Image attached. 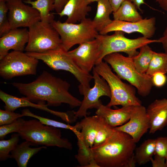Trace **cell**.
Wrapping results in <instances>:
<instances>
[{"mask_svg": "<svg viewBox=\"0 0 167 167\" xmlns=\"http://www.w3.org/2000/svg\"><path fill=\"white\" fill-rule=\"evenodd\" d=\"M17 133L23 139L29 141L37 146H57L71 150L72 145L66 138L62 137L58 128L43 124L36 119L25 120Z\"/></svg>", "mask_w": 167, "mask_h": 167, "instance_id": "obj_4", "label": "cell"}, {"mask_svg": "<svg viewBox=\"0 0 167 167\" xmlns=\"http://www.w3.org/2000/svg\"><path fill=\"white\" fill-rule=\"evenodd\" d=\"M11 84L26 98L33 102L45 103L46 101V105L49 106H58L65 103L72 108L79 107L82 103L69 92V83L46 71L30 83Z\"/></svg>", "mask_w": 167, "mask_h": 167, "instance_id": "obj_1", "label": "cell"}, {"mask_svg": "<svg viewBox=\"0 0 167 167\" xmlns=\"http://www.w3.org/2000/svg\"><path fill=\"white\" fill-rule=\"evenodd\" d=\"M99 116L97 131L92 147H96L104 142L115 131L114 127L109 126L102 118Z\"/></svg>", "mask_w": 167, "mask_h": 167, "instance_id": "obj_31", "label": "cell"}, {"mask_svg": "<svg viewBox=\"0 0 167 167\" xmlns=\"http://www.w3.org/2000/svg\"><path fill=\"white\" fill-rule=\"evenodd\" d=\"M150 127V120L146 109L141 105L134 106L128 121L122 125L114 127L131 136L134 141H139Z\"/></svg>", "mask_w": 167, "mask_h": 167, "instance_id": "obj_13", "label": "cell"}, {"mask_svg": "<svg viewBox=\"0 0 167 167\" xmlns=\"http://www.w3.org/2000/svg\"><path fill=\"white\" fill-rule=\"evenodd\" d=\"M50 23L58 33L62 48L66 52L76 45L96 38L99 34L93 20L90 18H86L78 24L62 23L54 19Z\"/></svg>", "mask_w": 167, "mask_h": 167, "instance_id": "obj_8", "label": "cell"}, {"mask_svg": "<svg viewBox=\"0 0 167 167\" xmlns=\"http://www.w3.org/2000/svg\"><path fill=\"white\" fill-rule=\"evenodd\" d=\"M19 134H12L8 140H0V161H5L9 158V153L18 144L19 140Z\"/></svg>", "mask_w": 167, "mask_h": 167, "instance_id": "obj_32", "label": "cell"}, {"mask_svg": "<svg viewBox=\"0 0 167 167\" xmlns=\"http://www.w3.org/2000/svg\"><path fill=\"white\" fill-rule=\"evenodd\" d=\"M87 0H69L62 11L58 14L60 17L66 16L65 22L76 23L86 18L91 8Z\"/></svg>", "mask_w": 167, "mask_h": 167, "instance_id": "obj_20", "label": "cell"}, {"mask_svg": "<svg viewBox=\"0 0 167 167\" xmlns=\"http://www.w3.org/2000/svg\"><path fill=\"white\" fill-rule=\"evenodd\" d=\"M150 120L149 133L154 134L167 125V99H156L146 109Z\"/></svg>", "mask_w": 167, "mask_h": 167, "instance_id": "obj_18", "label": "cell"}, {"mask_svg": "<svg viewBox=\"0 0 167 167\" xmlns=\"http://www.w3.org/2000/svg\"><path fill=\"white\" fill-rule=\"evenodd\" d=\"M98 0H87V1L89 4L93 2H97Z\"/></svg>", "mask_w": 167, "mask_h": 167, "instance_id": "obj_44", "label": "cell"}, {"mask_svg": "<svg viewBox=\"0 0 167 167\" xmlns=\"http://www.w3.org/2000/svg\"><path fill=\"white\" fill-rule=\"evenodd\" d=\"M99 116L96 115L84 117L77 125L80 135L86 144L92 147L98 127Z\"/></svg>", "mask_w": 167, "mask_h": 167, "instance_id": "obj_23", "label": "cell"}, {"mask_svg": "<svg viewBox=\"0 0 167 167\" xmlns=\"http://www.w3.org/2000/svg\"><path fill=\"white\" fill-rule=\"evenodd\" d=\"M24 116L30 117L37 119L43 124L54 126L58 128L68 129L74 133L78 130V126L76 124L72 126L69 124H66L58 121L42 117L32 113L28 109H23L21 113ZM79 131V130H78Z\"/></svg>", "mask_w": 167, "mask_h": 167, "instance_id": "obj_30", "label": "cell"}, {"mask_svg": "<svg viewBox=\"0 0 167 167\" xmlns=\"http://www.w3.org/2000/svg\"><path fill=\"white\" fill-rule=\"evenodd\" d=\"M36 146L27 140L18 144L10 154L9 158L14 159L19 167H26L29 159L41 150L46 148L45 146L36 148H31L30 146Z\"/></svg>", "mask_w": 167, "mask_h": 167, "instance_id": "obj_21", "label": "cell"}, {"mask_svg": "<svg viewBox=\"0 0 167 167\" xmlns=\"http://www.w3.org/2000/svg\"><path fill=\"white\" fill-rule=\"evenodd\" d=\"M136 143L127 134L115 130L104 142L92 148L99 167H135Z\"/></svg>", "mask_w": 167, "mask_h": 167, "instance_id": "obj_2", "label": "cell"}, {"mask_svg": "<svg viewBox=\"0 0 167 167\" xmlns=\"http://www.w3.org/2000/svg\"><path fill=\"white\" fill-rule=\"evenodd\" d=\"M135 5L126 0L115 11L113 12V20L130 22L139 21L143 19Z\"/></svg>", "mask_w": 167, "mask_h": 167, "instance_id": "obj_24", "label": "cell"}, {"mask_svg": "<svg viewBox=\"0 0 167 167\" xmlns=\"http://www.w3.org/2000/svg\"><path fill=\"white\" fill-rule=\"evenodd\" d=\"M22 113L9 110L0 109V126L11 123L19 118L23 117Z\"/></svg>", "mask_w": 167, "mask_h": 167, "instance_id": "obj_35", "label": "cell"}, {"mask_svg": "<svg viewBox=\"0 0 167 167\" xmlns=\"http://www.w3.org/2000/svg\"><path fill=\"white\" fill-rule=\"evenodd\" d=\"M6 3L11 29L20 27L29 28L41 21L39 12L32 6L24 3L22 0H10Z\"/></svg>", "mask_w": 167, "mask_h": 167, "instance_id": "obj_12", "label": "cell"}, {"mask_svg": "<svg viewBox=\"0 0 167 167\" xmlns=\"http://www.w3.org/2000/svg\"><path fill=\"white\" fill-rule=\"evenodd\" d=\"M8 8L6 2L0 0V36L7 33L11 30L8 12Z\"/></svg>", "mask_w": 167, "mask_h": 167, "instance_id": "obj_33", "label": "cell"}, {"mask_svg": "<svg viewBox=\"0 0 167 167\" xmlns=\"http://www.w3.org/2000/svg\"><path fill=\"white\" fill-rule=\"evenodd\" d=\"M138 54L132 58L133 62L136 70L140 73L145 74L155 51L148 45L141 47Z\"/></svg>", "mask_w": 167, "mask_h": 167, "instance_id": "obj_27", "label": "cell"}, {"mask_svg": "<svg viewBox=\"0 0 167 167\" xmlns=\"http://www.w3.org/2000/svg\"></svg>", "mask_w": 167, "mask_h": 167, "instance_id": "obj_47", "label": "cell"}, {"mask_svg": "<svg viewBox=\"0 0 167 167\" xmlns=\"http://www.w3.org/2000/svg\"><path fill=\"white\" fill-rule=\"evenodd\" d=\"M97 2L96 12L92 20L99 32L112 22L110 15L113 11L109 0H98Z\"/></svg>", "mask_w": 167, "mask_h": 167, "instance_id": "obj_25", "label": "cell"}, {"mask_svg": "<svg viewBox=\"0 0 167 167\" xmlns=\"http://www.w3.org/2000/svg\"><path fill=\"white\" fill-rule=\"evenodd\" d=\"M25 120L19 118L14 122L8 124L0 126V139H3L6 135L11 133L18 132L23 125Z\"/></svg>", "mask_w": 167, "mask_h": 167, "instance_id": "obj_34", "label": "cell"}, {"mask_svg": "<svg viewBox=\"0 0 167 167\" xmlns=\"http://www.w3.org/2000/svg\"><path fill=\"white\" fill-rule=\"evenodd\" d=\"M166 161L167 162V160H166Z\"/></svg>", "mask_w": 167, "mask_h": 167, "instance_id": "obj_46", "label": "cell"}, {"mask_svg": "<svg viewBox=\"0 0 167 167\" xmlns=\"http://www.w3.org/2000/svg\"><path fill=\"white\" fill-rule=\"evenodd\" d=\"M103 59L121 79L135 87L140 96L146 97L149 94L154 86L152 77L139 73L135 68L132 58L114 53L106 55Z\"/></svg>", "mask_w": 167, "mask_h": 167, "instance_id": "obj_3", "label": "cell"}, {"mask_svg": "<svg viewBox=\"0 0 167 167\" xmlns=\"http://www.w3.org/2000/svg\"><path fill=\"white\" fill-rule=\"evenodd\" d=\"M124 32L116 31L111 35L99 34L97 38L101 42L100 51L97 64L103 61L106 55L114 53L124 52L133 58L139 53L137 49L145 45L159 43L158 39L152 40L144 36L134 39L126 37Z\"/></svg>", "mask_w": 167, "mask_h": 167, "instance_id": "obj_7", "label": "cell"}, {"mask_svg": "<svg viewBox=\"0 0 167 167\" xmlns=\"http://www.w3.org/2000/svg\"><path fill=\"white\" fill-rule=\"evenodd\" d=\"M155 139H149L135 149L134 159L139 165H144L150 161L155 152Z\"/></svg>", "mask_w": 167, "mask_h": 167, "instance_id": "obj_26", "label": "cell"}, {"mask_svg": "<svg viewBox=\"0 0 167 167\" xmlns=\"http://www.w3.org/2000/svg\"><path fill=\"white\" fill-rule=\"evenodd\" d=\"M77 138L78 147L77 153L75 156L80 167H99L97 164L92 148L88 145L81 136L80 131L74 133Z\"/></svg>", "mask_w": 167, "mask_h": 167, "instance_id": "obj_22", "label": "cell"}, {"mask_svg": "<svg viewBox=\"0 0 167 167\" xmlns=\"http://www.w3.org/2000/svg\"><path fill=\"white\" fill-rule=\"evenodd\" d=\"M4 1H5L6 2H7V1H9L10 0H4ZM28 0H24V1H28Z\"/></svg>", "mask_w": 167, "mask_h": 167, "instance_id": "obj_45", "label": "cell"}, {"mask_svg": "<svg viewBox=\"0 0 167 167\" xmlns=\"http://www.w3.org/2000/svg\"><path fill=\"white\" fill-rule=\"evenodd\" d=\"M133 106H122L121 108L113 109L102 104L95 113L102 118L109 126L115 127L122 125L128 121Z\"/></svg>", "mask_w": 167, "mask_h": 167, "instance_id": "obj_19", "label": "cell"}, {"mask_svg": "<svg viewBox=\"0 0 167 167\" xmlns=\"http://www.w3.org/2000/svg\"><path fill=\"white\" fill-rule=\"evenodd\" d=\"M100 46V41L96 38L79 45L67 53L82 69L90 72L97 64Z\"/></svg>", "mask_w": 167, "mask_h": 167, "instance_id": "obj_15", "label": "cell"}, {"mask_svg": "<svg viewBox=\"0 0 167 167\" xmlns=\"http://www.w3.org/2000/svg\"><path fill=\"white\" fill-rule=\"evenodd\" d=\"M93 79L94 85L92 88L84 90L81 95L84 98L78 110L74 111L75 118L85 117L87 116V110L89 109H97L102 104L100 99L102 96L111 97V93L109 86L105 80L96 72L93 68Z\"/></svg>", "mask_w": 167, "mask_h": 167, "instance_id": "obj_11", "label": "cell"}, {"mask_svg": "<svg viewBox=\"0 0 167 167\" xmlns=\"http://www.w3.org/2000/svg\"><path fill=\"white\" fill-rule=\"evenodd\" d=\"M112 7L113 12L115 11L126 0H109Z\"/></svg>", "mask_w": 167, "mask_h": 167, "instance_id": "obj_41", "label": "cell"}, {"mask_svg": "<svg viewBox=\"0 0 167 167\" xmlns=\"http://www.w3.org/2000/svg\"><path fill=\"white\" fill-rule=\"evenodd\" d=\"M156 1L162 9L167 11V0H156Z\"/></svg>", "mask_w": 167, "mask_h": 167, "instance_id": "obj_43", "label": "cell"}, {"mask_svg": "<svg viewBox=\"0 0 167 167\" xmlns=\"http://www.w3.org/2000/svg\"><path fill=\"white\" fill-rule=\"evenodd\" d=\"M155 155L167 160V137H160L155 139Z\"/></svg>", "mask_w": 167, "mask_h": 167, "instance_id": "obj_36", "label": "cell"}, {"mask_svg": "<svg viewBox=\"0 0 167 167\" xmlns=\"http://www.w3.org/2000/svg\"><path fill=\"white\" fill-rule=\"evenodd\" d=\"M69 0H55L54 9L58 14L62 11Z\"/></svg>", "mask_w": 167, "mask_h": 167, "instance_id": "obj_39", "label": "cell"}, {"mask_svg": "<svg viewBox=\"0 0 167 167\" xmlns=\"http://www.w3.org/2000/svg\"><path fill=\"white\" fill-rule=\"evenodd\" d=\"M158 40L159 43L162 44L165 53L167 54V26L163 33V36Z\"/></svg>", "mask_w": 167, "mask_h": 167, "instance_id": "obj_40", "label": "cell"}, {"mask_svg": "<svg viewBox=\"0 0 167 167\" xmlns=\"http://www.w3.org/2000/svg\"><path fill=\"white\" fill-rule=\"evenodd\" d=\"M38 60L26 53L13 51L8 53L0 62V75L5 79L15 76L35 75Z\"/></svg>", "mask_w": 167, "mask_h": 167, "instance_id": "obj_10", "label": "cell"}, {"mask_svg": "<svg viewBox=\"0 0 167 167\" xmlns=\"http://www.w3.org/2000/svg\"><path fill=\"white\" fill-rule=\"evenodd\" d=\"M158 72L167 73V54L154 52L146 74L152 77Z\"/></svg>", "mask_w": 167, "mask_h": 167, "instance_id": "obj_29", "label": "cell"}, {"mask_svg": "<svg viewBox=\"0 0 167 167\" xmlns=\"http://www.w3.org/2000/svg\"><path fill=\"white\" fill-rule=\"evenodd\" d=\"M167 77L165 74L158 72L153 75L152 77L153 85L157 87L164 86L167 81Z\"/></svg>", "mask_w": 167, "mask_h": 167, "instance_id": "obj_37", "label": "cell"}, {"mask_svg": "<svg viewBox=\"0 0 167 167\" xmlns=\"http://www.w3.org/2000/svg\"><path fill=\"white\" fill-rule=\"evenodd\" d=\"M133 3L135 6L138 9L142 12V11L140 8V6L142 4H146L144 0H129Z\"/></svg>", "mask_w": 167, "mask_h": 167, "instance_id": "obj_42", "label": "cell"}, {"mask_svg": "<svg viewBox=\"0 0 167 167\" xmlns=\"http://www.w3.org/2000/svg\"><path fill=\"white\" fill-rule=\"evenodd\" d=\"M156 23V19L154 17L148 19L146 18L135 22L113 20L99 33L105 35L109 32L116 31H121L128 34L138 32L141 34L143 36L150 39L155 34Z\"/></svg>", "mask_w": 167, "mask_h": 167, "instance_id": "obj_14", "label": "cell"}, {"mask_svg": "<svg viewBox=\"0 0 167 167\" xmlns=\"http://www.w3.org/2000/svg\"><path fill=\"white\" fill-rule=\"evenodd\" d=\"M28 28L26 52L42 53L62 48L60 35L50 22L41 20Z\"/></svg>", "mask_w": 167, "mask_h": 167, "instance_id": "obj_9", "label": "cell"}, {"mask_svg": "<svg viewBox=\"0 0 167 167\" xmlns=\"http://www.w3.org/2000/svg\"><path fill=\"white\" fill-rule=\"evenodd\" d=\"M96 72L107 83L111 95L109 107L121 105L122 106L141 105V101L135 95V90L131 85L123 82L112 71L108 64L103 61L93 68Z\"/></svg>", "mask_w": 167, "mask_h": 167, "instance_id": "obj_5", "label": "cell"}, {"mask_svg": "<svg viewBox=\"0 0 167 167\" xmlns=\"http://www.w3.org/2000/svg\"><path fill=\"white\" fill-rule=\"evenodd\" d=\"M29 39L28 30L27 28L11 29L0 38V60L9 53L10 49L23 52Z\"/></svg>", "mask_w": 167, "mask_h": 167, "instance_id": "obj_16", "label": "cell"}, {"mask_svg": "<svg viewBox=\"0 0 167 167\" xmlns=\"http://www.w3.org/2000/svg\"><path fill=\"white\" fill-rule=\"evenodd\" d=\"M0 99L4 103L5 109L14 111L20 107H31L41 109L58 117L63 121L67 122L69 119L68 112L56 111L48 108L45 103L35 104L28 100L25 97L19 98L8 94L2 90L0 91Z\"/></svg>", "mask_w": 167, "mask_h": 167, "instance_id": "obj_17", "label": "cell"}, {"mask_svg": "<svg viewBox=\"0 0 167 167\" xmlns=\"http://www.w3.org/2000/svg\"><path fill=\"white\" fill-rule=\"evenodd\" d=\"M152 167H167L166 159L163 157L156 155H154V158L151 159Z\"/></svg>", "mask_w": 167, "mask_h": 167, "instance_id": "obj_38", "label": "cell"}, {"mask_svg": "<svg viewBox=\"0 0 167 167\" xmlns=\"http://www.w3.org/2000/svg\"><path fill=\"white\" fill-rule=\"evenodd\" d=\"M67 52L62 48L42 53H26L42 60L53 70H63L71 73L80 84L79 89L81 93L90 88V82L93 79L92 75L79 67L67 54Z\"/></svg>", "mask_w": 167, "mask_h": 167, "instance_id": "obj_6", "label": "cell"}, {"mask_svg": "<svg viewBox=\"0 0 167 167\" xmlns=\"http://www.w3.org/2000/svg\"><path fill=\"white\" fill-rule=\"evenodd\" d=\"M24 2L30 4L39 12L41 21L50 23L54 19V15L50 11L54 9L55 0H29Z\"/></svg>", "mask_w": 167, "mask_h": 167, "instance_id": "obj_28", "label": "cell"}]
</instances>
